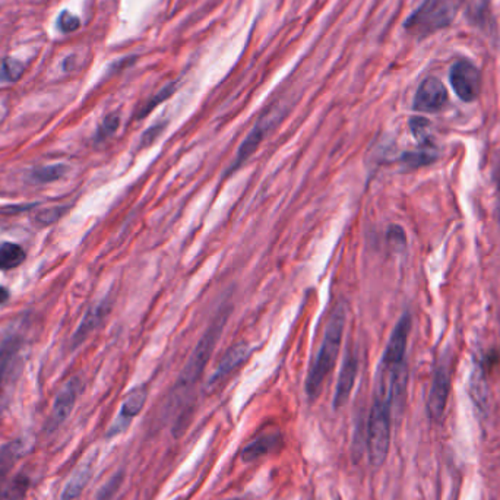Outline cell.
I'll list each match as a JSON object with an SVG mask.
<instances>
[{"mask_svg": "<svg viewBox=\"0 0 500 500\" xmlns=\"http://www.w3.org/2000/svg\"><path fill=\"white\" fill-rule=\"evenodd\" d=\"M345 317H347V309L344 303L340 302L331 312V316L328 319L327 328H325V334H323V340L320 344V350L307 374L306 392L310 399L317 398L328 374L331 373V370L337 363L340 350H341L344 328H345Z\"/></svg>", "mask_w": 500, "mask_h": 500, "instance_id": "cell-1", "label": "cell"}, {"mask_svg": "<svg viewBox=\"0 0 500 500\" xmlns=\"http://www.w3.org/2000/svg\"><path fill=\"white\" fill-rule=\"evenodd\" d=\"M394 401V385L387 379L380 377L367 424V452L369 461L373 466H380L384 464L389 452L391 409Z\"/></svg>", "mask_w": 500, "mask_h": 500, "instance_id": "cell-2", "label": "cell"}, {"mask_svg": "<svg viewBox=\"0 0 500 500\" xmlns=\"http://www.w3.org/2000/svg\"><path fill=\"white\" fill-rule=\"evenodd\" d=\"M465 0H424L405 22V29L419 39L429 37L452 24Z\"/></svg>", "mask_w": 500, "mask_h": 500, "instance_id": "cell-3", "label": "cell"}, {"mask_svg": "<svg viewBox=\"0 0 500 500\" xmlns=\"http://www.w3.org/2000/svg\"><path fill=\"white\" fill-rule=\"evenodd\" d=\"M227 319H228V312L227 310L220 312L217 319L211 323V327L205 331L203 337L196 344L188 363L185 364V367L179 376V382H178L179 388L193 387L199 380V377L202 376L205 367H207V364L213 356L215 345H217V342L221 337V332L227 323Z\"/></svg>", "mask_w": 500, "mask_h": 500, "instance_id": "cell-4", "label": "cell"}, {"mask_svg": "<svg viewBox=\"0 0 500 500\" xmlns=\"http://www.w3.org/2000/svg\"><path fill=\"white\" fill-rule=\"evenodd\" d=\"M281 121V113L280 110L275 107H272L271 110L265 111L260 119L256 122V125L253 126V129L250 131V133L246 136V139L242 142L240 148L238 151L236 158L231 163L227 174H231L234 171H238L259 148L260 142L267 138V135L272 131V128Z\"/></svg>", "mask_w": 500, "mask_h": 500, "instance_id": "cell-5", "label": "cell"}, {"mask_svg": "<svg viewBox=\"0 0 500 500\" xmlns=\"http://www.w3.org/2000/svg\"><path fill=\"white\" fill-rule=\"evenodd\" d=\"M449 81L458 98L465 103L477 100L481 90L480 71L469 61H458L449 73Z\"/></svg>", "mask_w": 500, "mask_h": 500, "instance_id": "cell-6", "label": "cell"}, {"mask_svg": "<svg viewBox=\"0 0 500 500\" xmlns=\"http://www.w3.org/2000/svg\"><path fill=\"white\" fill-rule=\"evenodd\" d=\"M409 330H411V316L409 313H404L398 320L397 327L394 328V332L388 341V345L384 352V359H382V367L391 369V370L404 367Z\"/></svg>", "mask_w": 500, "mask_h": 500, "instance_id": "cell-7", "label": "cell"}, {"mask_svg": "<svg viewBox=\"0 0 500 500\" xmlns=\"http://www.w3.org/2000/svg\"><path fill=\"white\" fill-rule=\"evenodd\" d=\"M79 392H81V380L78 377H73L69 382H66L65 387L58 391L46 426V430L49 433L61 427L68 420L76 404Z\"/></svg>", "mask_w": 500, "mask_h": 500, "instance_id": "cell-8", "label": "cell"}, {"mask_svg": "<svg viewBox=\"0 0 500 500\" xmlns=\"http://www.w3.org/2000/svg\"><path fill=\"white\" fill-rule=\"evenodd\" d=\"M449 389H451V374L449 369L445 363L437 366L434 370L433 379H432V388L429 394L427 401V409L429 416L434 422H440L445 416L447 404L449 398Z\"/></svg>", "mask_w": 500, "mask_h": 500, "instance_id": "cell-9", "label": "cell"}, {"mask_svg": "<svg viewBox=\"0 0 500 500\" xmlns=\"http://www.w3.org/2000/svg\"><path fill=\"white\" fill-rule=\"evenodd\" d=\"M448 103V91L437 78H426L416 93L414 108L424 113H436Z\"/></svg>", "mask_w": 500, "mask_h": 500, "instance_id": "cell-10", "label": "cell"}, {"mask_svg": "<svg viewBox=\"0 0 500 500\" xmlns=\"http://www.w3.org/2000/svg\"><path fill=\"white\" fill-rule=\"evenodd\" d=\"M146 397H148V391H146L145 387H139L136 389H133L123 401L119 417L116 419V422L113 423V426L108 429L107 437H113L116 434L122 433L131 423V420L133 417H136L146 401Z\"/></svg>", "mask_w": 500, "mask_h": 500, "instance_id": "cell-11", "label": "cell"}, {"mask_svg": "<svg viewBox=\"0 0 500 500\" xmlns=\"http://www.w3.org/2000/svg\"><path fill=\"white\" fill-rule=\"evenodd\" d=\"M357 367H359L357 356L348 348L345 352V359L342 363L341 373L338 376L337 388H335V395H334V408L335 409H338L347 404V401L351 395L352 387H354L356 376H357Z\"/></svg>", "mask_w": 500, "mask_h": 500, "instance_id": "cell-12", "label": "cell"}, {"mask_svg": "<svg viewBox=\"0 0 500 500\" xmlns=\"http://www.w3.org/2000/svg\"><path fill=\"white\" fill-rule=\"evenodd\" d=\"M249 356H250V348L248 344L238 342V344L231 345L227 350L224 357L221 359L214 376L211 377V384H215V382L224 379L225 376L233 373L238 367H240L249 359Z\"/></svg>", "mask_w": 500, "mask_h": 500, "instance_id": "cell-13", "label": "cell"}, {"mask_svg": "<svg viewBox=\"0 0 500 500\" xmlns=\"http://www.w3.org/2000/svg\"><path fill=\"white\" fill-rule=\"evenodd\" d=\"M94 461L96 455H90L75 469V473L71 476L69 481L63 489L62 500H75L76 497H79L82 490L90 483V479L94 471Z\"/></svg>", "mask_w": 500, "mask_h": 500, "instance_id": "cell-14", "label": "cell"}, {"mask_svg": "<svg viewBox=\"0 0 500 500\" xmlns=\"http://www.w3.org/2000/svg\"><path fill=\"white\" fill-rule=\"evenodd\" d=\"M24 440L16 439L0 447V489L4 487L9 473L24 454Z\"/></svg>", "mask_w": 500, "mask_h": 500, "instance_id": "cell-15", "label": "cell"}, {"mask_svg": "<svg viewBox=\"0 0 500 500\" xmlns=\"http://www.w3.org/2000/svg\"><path fill=\"white\" fill-rule=\"evenodd\" d=\"M280 444H281L280 433H270V434L259 436L242 451V458L246 462H252L263 455L272 452Z\"/></svg>", "mask_w": 500, "mask_h": 500, "instance_id": "cell-16", "label": "cell"}, {"mask_svg": "<svg viewBox=\"0 0 500 500\" xmlns=\"http://www.w3.org/2000/svg\"><path fill=\"white\" fill-rule=\"evenodd\" d=\"M107 310H108V306L106 303H101L100 306L91 309L90 312L86 313V316L83 317L82 323L73 335V341H72L73 345H79L88 335H90L98 327V323L104 319Z\"/></svg>", "mask_w": 500, "mask_h": 500, "instance_id": "cell-17", "label": "cell"}, {"mask_svg": "<svg viewBox=\"0 0 500 500\" xmlns=\"http://www.w3.org/2000/svg\"><path fill=\"white\" fill-rule=\"evenodd\" d=\"M25 260L24 249L16 243H0V271L14 270Z\"/></svg>", "mask_w": 500, "mask_h": 500, "instance_id": "cell-18", "label": "cell"}, {"mask_svg": "<svg viewBox=\"0 0 500 500\" xmlns=\"http://www.w3.org/2000/svg\"><path fill=\"white\" fill-rule=\"evenodd\" d=\"M469 391H471V397L476 402V405L480 409H484L487 405V384H486V376L483 372V366L479 363L471 374V380H469Z\"/></svg>", "mask_w": 500, "mask_h": 500, "instance_id": "cell-19", "label": "cell"}, {"mask_svg": "<svg viewBox=\"0 0 500 500\" xmlns=\"http://www.w3.org/2000/svg\"><path fill=\"white\" fill-rule=\"evenodd\" d=\"M19 347L21 341L16 337H9L0 344V387L4 384Z\"/></svg>", "mask_w": 500, "mask_h": 500, "instance_id": "cell-20", "label": "cell"}, {"mask_svg": "<svg viewBox=\"0 0 500 500\" xmlns=\"http://www.w3.org/2000/svg\"><path fill=\"white\" fill-rule=\"evenodd\" d=\"M28 484L29 479L24 473H19L11 480V483L0 489V500H21L28 489Z\"/></svg>", "mask_w": 500, "mask_h": 500, "instance_id": "cell-21", "label": "cell"}, {"mask_svg": "<svg viewBox=\"0 0 500 500\" xmlns=\"http://www.w3.org/2000/svg\"><path fill=\"white\" fill-rule=\"evenodd\" d=\"M429 148L430 146H423V148L419 151L405 153L401 157V161L409 168H419L423 165H429L430 163H433L436 160V153L433 150H429Z\"/></svg>", "mask_w": 500, "mask_h": 500, "instance_id": "cell-22", "label": "cell"}, {"mask_svg": "<svg viewBox=\"0 0 500 500\" xmlns=\"http://www.w3.org/2000/svg\"><path fill=\"white\" fill-rule=\"evenodd\" d=\"M66 171H68V167L63 164L47 165V167H41V168L33 171L31 179L36 183H50V182L62 179L63 175L66 174Z\"/></svg>", "mask_w": 500, "mask_h": 500, "instance_id": "cell-23", "label": "cell"}, {"mask_svg": "<svg viewBox=\"0 0 500 500\" xmlns=\"http://www.w3.org/2000/svg\"><path fill=\"white\" fill-rule=\"evenodd\" d=\"M409 128L413 135L416 136V139L422 143V146H432L430 143V133H429V128L430 123L426 119H422V117H414V119H411L409 122Z\"/></svg>", "mask_w": 500, "mask_h": 500, "instance_id": "cell-24", "label": "cell"}, {"mask_svg": "<svg viewBox=\"0 0 500 500\" xmlns=\"http://www.w3.org/2000/svg\"><path fill=\"white\" fill-rule=\"evenodd\" d=\"M24 73V65L16 61L14 57H6L5 61L2 62V78L11 82H16L19 81V78Z\"/></svg>", "mask_w": 500, "mask_h": 500, "instance_id": "cell-25", "label": "cell"}, {"mask_svg": "<svg viewBox=\"0 0 500 500\" xmlns=\"http://www.w3.org/2000/svg\"><path fill=\"white\" fill-rule=\"evenodd\" d=\"M57 25L62 33H73L79 28L81 21L78 16H75L69 11H63L61 15H58Z\"/></svg>", "mask_w": 500, "mask_h": 500, "instance_id": "cell-26", "label": "cell"}, {"mask_svg": "<svg viewBox=\"0 0 500 500\" xmlns=\"http://www.w3.org/2000/svg\"><path fill=\"white\" fill-rule=\"evenodd\" d=\"M122 481H123V476H122V474H117V476L111 477V479L100 489V491H98V494H97V499H98V500H110V499L116 494V491L119 490Z\"/></svg>", "mask_w": 500, "mask_h": 500, "instance_id": "cell-27", "label": "cell"}, {"mask_svg": "<svg viewBox=\"0 0 500 500\" xmlns=\"http://www.w3.org/2000/svg\"><path fill=\"white\" fill-rule=\"evenodd\" d=\"M173 93H174V85H167V86L164 88V90H161L155 97H153V98L150 100V103L142 108V111L139 113V117H143V116H146L148 113H151V111L154 110L155 106L161 104V103H163L164 100H167Z\"/></svg>", "mask_w": 500, "mask_h": 500, "instance_id": "cell-28", "label": "cell"}, {"mask_svg": "<svg viewBox=\"0 0 500 500\" xmlns=\"http://www.w3.org/2000/svg\"><path fill=\"white\" fill-rule=\"evenodd\" d=\"M66 211L65 207H56V208H50V210H44L39 214L37 217V221L41 223V224H53L56 223L58 218H61L63 215V213Z\"/></svg>", "mask_w": 500, "mask_h": 500, "instance_id": "cell-29", "label": "cell"}, {"mask_svg": "<svg viewBox=\"0 0 500 500\" xmlns=\"http://www.w3.org/2000/svg\"><path fill=\"white\" fill-rule=\"evenodd\" d=\"M388 239L389 242L397 248V249H401L405 246L407 240H405V233L404 230L399 227V225H392L388 231Z\"/></svg>", "mask_w": 500, "mask_h": 500, "instance_id": "cell-30", "label": "cell"}, {"mask_svg": "<svg viewBox=\"0 0 500 500\" xmlns=\"http://www.w3.org/2000/svg\"><path fill=\"white\" fill-rule=\"evenodd\" d=\"M119 116L117 114H110L107 116L103 125H101V129H100V133L101 136H108L111 133H114L117 131V128H119Z\"/></svg>", "mask_w": 500, "mask_h": 500, "instance_id": "cell-31", "label": "cell"}, {"mask_svg": "<svg viewBox=\"0 0 500 500\" xmlns=\"http://www.w3.org/2000/svg\"><path fill=\"white\" fill-rule=\"evenodd\" d=\"M161 131H163V126H154V128H151L148 132H146V133L143 135V138H142V145H146V146L151 145V143L154 142V139L158 136V135H155V132H161Z\"/></svg>", "mask_w": 500, "mask_h": 500, "instance_id": "cell-32", "label": "cell"}, {"mask_svg": "<svg viewBox=\"0 0 500 500\" xmlns=\"http://www.w3.org/2000/svg\"><path fill=\"white\" fill-rule=\"evenodd\" d=\"M8 299H9V291L5 287L0 285V305H4L5 302H8Z\"/></svg>", "mask_w": 500, "mask_h": 500, "instance_id": "cell-33", "label": "cell"}, {"mask_svg": "<svg viewBox=\"0 0 500 500\" xmlns=\"http://www.w3.org/2000/svg\"><path fill=\"white\" fill-rule=\"evenodd\" d=\"M497 218L500 223V173H499V180H497Z\"/></svg>", "mask_w": 500, "mask_h": 500, "instance_id": "cell-34", "label": "cell"}]
</instances>
